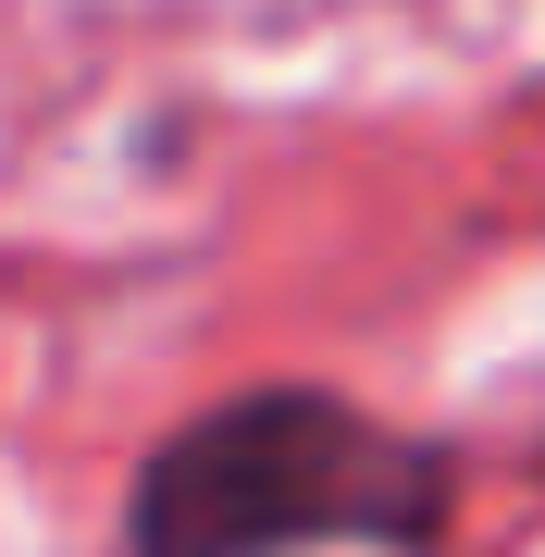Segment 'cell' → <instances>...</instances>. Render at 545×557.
Listing matches in <instances>:
<instances>
[{"label":"cell","mask_w":545,"mask_h":557,"mask_svg":"<svg viewBox=\"0 0 545 557\" xmlns=\"http://www.w3.org/2000/svg\"><path fill=\"white\" fill-rule=\"evenodd\" d=\"M459 520L446 446L372 421L335 384H261L174 421L137 458L124 545L137 557H261V545H434Z\"/></svg>","instance_id":"cell-1"}]
</instances>
